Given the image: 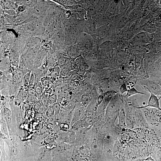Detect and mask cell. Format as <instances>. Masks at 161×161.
Returning a JSON list of instances; mask_svg holds the SVG:
<instances>
[{
	"label": "cell",
	"mask_w": 161,
	"mask_h": 161,
	"mask_svg": "<svg viewBox=\"0 0 161 161\" xmlns=\"http://www.w3.org/2000/svg\"><path fill=\"white\" fill-rule=\"evenodd\" d=\"M137 83L145 91L161 96V87L153 80L148 78L137 79Z\"/></svg>",
	"instance_id": "6da1fadb"
},
{
	"label": "cell",
	"mask_w": 161,
	"mask_h": 161,
	"mask_svg": "<svg viewBox=\"0 0 161 161\" xmlns=\"http://www.w3.org/2000/svg\"><path fill=\"white\" fill-rule=\"evenodd\" d=\"M124 94L119 92L114 95L107 106L106 112H119L121 110L124 108Z\"/></svg>",
	"instance_id": "7a4b0ae2"
},
{
	"label": "cell",
	"mask_w": 161,
	"mask_h": 161,
	"mask_svg": "<svg viewBox=\"0 0 161 161\" xmlns=\"http://www.w3.org/2000/svg\"><path fill=\"white\" fill-rule=\"evenodd\" d=\"M150 93V96L149 99L148 105L141 107L139 106H136V108L139 109L150 108L156 109L161 111V108L160 107L159 103V100L161 98V96L158 98L157 96L151 92Z\"/></svg>",
	"instance_id": "3957f363"
},
{
	"label": "cell",
	"mask_w": 161,
	"mask_h": 161,
	"mask_svg": "<svg viewBox=\"0 0 161 161\" xmlns=\"http://www.w3.org/2000/svg\"><path fill=\"white\" fill-rule=\"evenodd\" d=\"M85 113L84 109L83 108H78L75 111L73 115L72 121L73 124L82 118L84 116Z\"/></svg>",
	"instance_id": "277c9868"
},
{
	"label": "cell",
	"mask_w": 161,
	"mask_h": 161,
	"mask_svg": "<svg viewBox=\"0 0 161 161\" xmlns=\"http://www.w3.org/2000/svg\"><path fill=\"white\" fill-rule=\"evenodd\" d=\"M92 101L90 94L89 93H85L80 97V102L84 106L89 105Z\"/></svg>",
	"instance_id": "5b68a950"
},
{
	"label": "cell",
	"mask_w": 161,
	"mask_h": 161,
	"mask_svg": "<svg viewBox=\"0 0 161 161\" xmlns=\"http://www.w3.org/2000/svg\"><path fill=\"white\" fill-rule=\"evenodd\" d=\"M119 112L113 113L106 112L105 114L106 121L108 123H113L118 116Z\"/></svg>",
	"instance_id": "8992f818"
},
{
	"label": "cell",
	"mask_w": 161,
	"mask_h": 161,
	"mask_svg": "<svg viewBox=\"0 0 161 161\" xmlns=\"http://www.w3.org/2000/svg\"><path fill=\"white\" fill-rule=\"evenodd\" d=\"M118 116L119 126L123 128L126 127V114L124 108L120 110Z\"/></svg>",
	"instance_id": "52a82bcc"
},
{
	"label": "cell",
	"mask_w": 161,
	"mask_h": 161,
	"mask_svg": "<svg viewBox=\"0 0 161 161\" xmlns=\"http://www.w3.org/2000/svg\"><path fill=\"white\" fill-rule=\"evenodd\" d=\"M135 87H134L131 89L128 90L126 95L124 96V100H128L129 98L130 97L137 94H140L147 95L145 93L138 91L135 88Z\"/></svg>",
	"instance_id": "ba28073f"
},
{
	"label": "cell",
	"mask_w": 161,
	"mask_h": 161,
	"mask_svg": "<svg viewBox=\"0 0 161 161\" xmlns=\"http://www.w3.org/2000/svg\"><path fill=\"white\" fill-rule=\"evenodd\" d=\"M33 87L34 90L38 95L40 96L42 94L44 88L41 82H35Z\"/></svg>",
	"instance_id": "9c48e42d"
},
{
	"label": "cell",
	"mask_w": 161,
	"mask_h": 161,
	"mask_svg": "<svg viewBox=\"0 0 161 161\" xmlns=\"http://www.w3.org/2000/svg\"><path fill=\"white\" fill-rule=\"evenodd\" d=\"M40 82L44 88H49L51 85V81L50 79L47 76H44L42 77Z\"/></svg>",
	"instance_id": "30bf717a"
},
{
	"label": "cell",
	"mask_w": 161,
	"mask_h": 161,
	"mask_svg": "<svg viewBox=\"0 0 161 161\" xmlns=\"http://www.w3.org/2000/svg\"><path fill=\"white\" fill-rule=\"evenodd\" d=\"M31 73H28L24 76L23 82L25 86H26L29 85Z\"/></svg>",
	"instance_id": "8fae6325"
},
{
	"label": "cell",
	"mask_w": 161,
	"mask_h": 161,
	"mask_svg": "<svg viewBox=\"0 0 161 161\" xmlns=\"http://www.w3.org/2000/svg\"><path fill=\"white\" fill-rule=\"evenodd\" d=\"M128 91L127 86L125 83L124 82L122 85L120 87L119 93L122 94H124L125 93L127 92Z\"/></svg>",
	"instance_id": "7c38bea8"
},
{
	"label": "cell",
	"mask_w": 161,
	"mask_h": 161,
	"mask_svg": "<svg viewBox=\"0 0 161 161\" xmlns=\"http://www.w3.org/2000/svg\"><path fill=\"white\" fill-rule=\"evenodd\" d=\"M53 108L54 114L55 115H58L59 113L60 110V106L59 104L57 103H55L53 105Z\"/></svg>",
	"instance_id": "4fadbf2b"
},
{
	"label": "cell",
	"mask_w": 161,
	"mask_h": 161,
	"mask_svg": "<svg viewBox=\"0 0 161 161\" xmlns=\"http://www.w3.org/2000/svg\"><path fill=\"white\" fill-rule=\"evenodd\" d=\"M60 130L64 132H67L69 129V126L68 124L63 123L60 125Z\"/></svg>",
	"instance_id": "5bb4252c"
},
{
	"label": "cell",
	"mask_w": 161,
	"mask_h": 161,
	"mask_svg": "<svg viewBox=\"0 0 161 161\" xmlns=\"http://www.w3.org/2000/svg\"><path fill=\"white\" fill-rule=\"evenodd\" d=\"M48 97L50 103H53L56 101L57 99L56 95L53 94L49 95Z\"/></svg>",
	"instance_id": "9a60e30c"
},
{
	"label": "cell",
	"mask_w": 161,
	"mask_h": 161,
	"mask_svg": "<svg viewBox=\"0 0 161 161\" xmlns=\"http://www.w3.org/2000/svg\"><path fill=\"white\" fill-rule=\"evenodd\" d=\"M92 100L97 101L98 97L96 91L94 90H92L90 93Z\"/></svg>",
	"instance_id": "2e32d148"
},
{
	"label": "cell",
	"mask_w": 161,
	"mask_h": 161,
	"mask_svg": "<svg viewBox=\"0 0 161 161\" xmlns=\"http://www.w3.org/2000/svg\"><path fill=\"white\" fill-rule=\"evenodd\" d=\"M104 99V95H99L97 98V102L98 105H99L102 103Z\"/></svg>",
	"instance_id": "e0dca14e"
},
{
	"label": "cell",
	"mask_w": 161,
	"mask_h": 161,
	"mask_svg": "<svg viewBox=\"0 0 161 161\" xmlns=\"http://www.w3.org/2000/svg\"><path fill=\"white\" fill-rule=\"evenodd\" d=\"M60 74V71L58 69H57L51 75L52 77H56L59 76Z\"/></svg>",
	"instance_id": "ac0fdd59"
},
{
	"label": "cell",
	"mask_w": 161,
	"mask_h": 161,
	"mask_svg": "<svg viewBox=\"0 0 161 161\" xmlns=\"http://www.w3.org/2000/svg\"><path fill=\"white\" fill-rule=\"evenodd\" d=\"M42 101L43 103L45 105H47L48 103H50L48 99V97H46V96H45L43 97Z\"/></svg>",
	"instance_id": "d6986e66"
},
{
	"label": "cell",
	"mask_w": 161,
	"mask_h": 161,
	"mask_svg": "<svg viewBox=\"0 0 161 161\" xmlns=\"http://www.w3.org/2000/svg\"><path fill=\"white\" fill-rule=\"evenodd\" d=\"M25 9V7L24 6H19L18 8V10L20 11L23 12Z\"/></svg>",
	"instance_id": "ffe728a7"
}]
</instances>
